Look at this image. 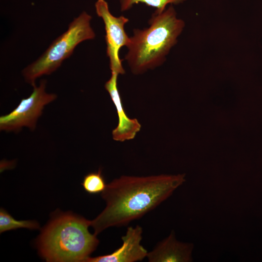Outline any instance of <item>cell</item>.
Wrapping results in <instances>:
<instances>
[{
	"label": "cell",
	"mask_w": 262,
	"mask_h": 262,
	"mask_svg": "<svg viewBox=\"0 0 262 262\" xmlns=\"http://www.w3.org/2000/svg\"><path fill=\"white\" fill-rule=\"evenodd\" d=\"M185 181L184 174L147 177L122 176L107 184L101 193L106 205L90 221L98 235L112 227L127 225L153 210Z\"/></svg>",
	"instance_id": "cell-1"
},
{
	"label": "cell",
	"mask_w": 262,
	"mask_h": 262,
	"mask_svg": "<svg viewBox=\"0 0 262 262\" xmlns=\"http://www.w3.org/2000/svg\"><path fill=\"white\" fill-rule=\"evenodd\" d=\"M146 28L134 29L125 56L131 72L142 74L162 65L185 27L173 5L156 10Z\"/></svg>",
	"instance_id": "cell-2"
},
{
	"label": "cell",
	"mask_w": 262,
	"mask_h": 262,
	"mask_svg": "<svg viewBox=\"0 0 262 262\" xmlns=\"http://www.w3.org/2000/svg\"><path fill=\"white\" fill-rule=\"evenodd\" d=\"M90 226V221L75 214L57 216L38 237L40 255L47 262H84L99 243L97 235L89 231Z\"/></svg>",
	"instance_id": "cell-3"
},
{
	"label": "cell",
	"mask_w": 262,
	"mask_h": 262,
	"mask_svg": "<svg viewBox=\"0 0 262 262\" xmlns=\"http://www.w3.org/2000/svg\"><path fill=\"white\" fill-rule=\"evenodd\" d=\"M92 18L85 11L75 18L67 30L54 40L41 56L23 70L25 81L34 86L37 78L57 69L80 43L94 39L96 33L91 26Z\"/></svg>",
	"instance_id": "cell-4"
},
{
	"label": "cell",
	"mask_w": 262,
	"mask_h": 262,
	"mask_svg": "<svg viewBox=\"0 0 262 262\" xmlns=\"http://www.w3.org/2000/svg\"><path fill=\"white\" fill-rule=\"evenodd\" d=\"M46 81L42 80L39 86H33L31 95L23 98L9 114L0 117V129L6 131H18L23 127L33 130L37 120L45 105L54 100L57 95L46 92Z\"/></svg>",
	"instance_id": "cell-5"
},
{
	"label": "cell",
	"mask_w": 262,
	"mask_h": 262,
	"mask_svg": "<svg viewBox=\"0 0 262 262\" xmlns=\"http://www.w3.org/2000/svg\"><path fill=\"white\" fill-rule=\"evenodd\" d=\"M96 13L103 20L105 31L106 54L109 59L111 72L119 75L124 74L125 70L119 57L120 49L127 47L130 37L125 30L129 19L124 16H114L110 12L108 2L105 0H98L95 5Z\"/></svg>",
	"instance_id": "cell-6"
},
{
	"label": "cell",
	"mask_w": 262,
	"mask_h": 262,
	"mask_svg": "<svg viewBox=\"0 0 262 262\" xmlns=\"http://www.w3.org/2000/svg\"><path fill=\"white\" fill-rule=\"evenodd\" d=\"M143 229L139 225L128 228L122 236L121 246L113 253L96 257H88L84 262H134L142 261L147 251L141 245Z\"/></svg>",
	"instance_id": "cell-7"
},
{
	"label": "cell",
	"mask_w": 262,
	"mask_h": 262,
	"mask_svg": "<svg viewBox=\"0 0 262 262\" xmlns=\"http://www.w3.org/2000/svg\"><path fill=\"white\" fill-rule=\"evenodd\" d=\"M118 75L111 72V77L106 82L104 87L115 106L118 117V125L112 131L113 138L115 141L123 142L133 139L140 130L141 125L136 118H130L125 113L117 88Z\"/></svg>",
	"instance_id": "cell-8"
},
{
	"label": "cell",
	"mask_w": 262,
	"mask_h": 262,
	"mask_svg": "<svg viewBox=\"0 0 262 262\" xmlns=\"http://www.w3.org/2000/svg\"><path fill=\"white\" fill-rule=\"evenodd\" d=\"M193 248L192 243L178 241L172 231L147 253V257L149 262H189L192 261Z\"/></svg>",
	"instance_id": "cell-9"
},
{
	"label": "cell",
	"mask_w": 262,
	"mask_h": 262,
	"mask_svg": "<svg viewBox=\"0 0 262 262\" xmlns=\"http://www.w3.org/2000/svg\"><path fill=\"white\" fill-rule=\"evenodd\" d=\"M39 224L34 221L16 220L5 210H0V232L16 229L19 228H27L31 229H38Z\"/></svg>",
	"instance_id": "cell-10"
},
{
	"label": "cell",
	"mask_w": 262,
	"mask_h": 262,
	"mask_svg": "<svg viewBox=\"0 0 262 262\" xmlns=\"http://www.w3.org/2000/svg\"><path fill=\"white\" fill-rule=\"evenodd\" d=\"M186 0H119L120 11L125 12L131 9L134 5L144 3L155 8L159 12L163 11L167 5L178 4Z\"/></svg>",
	"instance_id": "cell-11"
},
{
	"label": "cell",
	"mask_w": 262,
	"mask_h": 262,
	"mask_svg": "<svg viewBox=\"0 0 262 262\" xmlns=\"http://www.w3.org/2000/svg\"><path fill=\"white\" fill-rule=\"evenodd\" d=\"M82 185L84 190L90 194L102 193L107 186L100 169L97 172H91L86 175Z\"/></svg>",
	"instance_id": "cell-12"
}]
</instances>
